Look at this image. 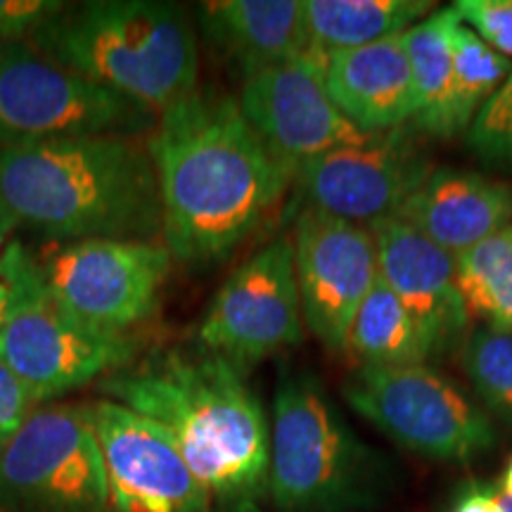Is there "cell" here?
<instances>
[{"label":"cell","instance_id":"cell-26","mask_svg":"<svg viewBox=\"0 0 512 512\" xmlns=\"http://www.w3.org/2000/svg\"><path fill=\"white\" fill-rule=\"evenodd\" d=\"M465 143L486 169L512 174V72L465 131Z\"/></svg>","mask_w":512,"mask_h":512},{"label":"cell","instance_id":"cell-24","mask_svg":"<svg viewBox=\"0 0 512 512\" xmlns=\"http://www.w3.org/2000/svg\"><path fill=\"white\" fill-rule=\"evenodd\" d=\"M453 83L448 105V138L465 133L479 110L512 72V62L489 48L470 27L456 24L451 36Z\"/></svg>","mask_w":512,"mask_h":512},{"label":"cell","instance_id":"cell-8","mask_svg":"<svg viewBox=\"0 0 512 512\" xmlns=\"http://www.w3.org/2000/svg\"><path fill=\"white\" fill-rule=\"evenodd\" d=\"M0 512H110L91 403L38 406L0 448Z\"/></svg>","mask_w":512,"mask_h":512},{"label":"cell","instance_id":"cell-23","mask_svg":"<svg viewBox=\"0 0 512 512\" xmlns=\"http://www.w3.org/2000/svg\"><path fill=\"white\" fill-rule=\"evenodd\" d=\"M456 275L470 318L512 332V223L460 256Z\"/></svg>","mask_w":512,"mask_h":512},{"label":"cell","instance_id":"cell-25","mask_svg":"<svg viewBox=\"0 0 512 512\" xmlns=\"http://www.w3.org/2000/svg\"><path fill=\"white\" fill-rule=\"evenodd\" d=\"M460 366L486 406L512 422V332L479 325L460 347Z\"/></svg>","mask_w":512,"mask_h":512},{"label":"cell","instance_id":"cell-2","mask_svg":"<svg viewBox=\"0 0 512 512\" xmlns=\"http://www.w3.org/2000/svg\"><path fill=\"white\" fill-rule=\"evenodd\" d=\"M98 392L171 434L214 512H264L271 422L245 370L200 344H176L140 354Z\"/></svg>","mask_w":512,"mask_h":512},{"label":"cell","instance_id":"cell-34","mask_svg":"<svg viewBox=\"0 0 512 512\" xmlns=\"http://www.w3.org/2000/svg\"><path fill=\"white\" fill-rule=\"evenodd\" d=\"M503 503H505V512H512V501H510V498H503Z\"/></svg>","mask_w":512,"mask_h":512},{"label":"cell","instance_id":"cell-31","mask_svg":"<svg viewBox=\"0 0 512 512\" xmlns=\"http://www.w3.org/2000/svg\"><path fill=\"white\" fill-rule=\"evenodd\" d=\"M451 512H505L503 494L494 484L470 482L458 491Z\"/></svg>","mask_w":512,"mask_h":512},{"label":"cell","instance_id":"cell-22","mask_svg":"<svg viewBox=\"0 0 512 512\" xmlns=\"http://www.w3.org/2000/svg\"><path fill=\"white\" fill-rule=\"evenodd\" d=\"M347 354L370 368L415 366L432 358L425 337L399 297L375 280L351 325Z\"/></svg>","mask_w":512,"mask_h":512},{"label":"cell","instance_id":"cell-13","mask_svg":"<svg viewBox=\"0 0 512 512\" xmlns=\"http://www.w3.org/2000/svg\"><path fill=\"white\" fill-rule=\"evenodd\" d=\"M110 512H214L171 434L117 401L91 403Z\"/></svg>","mask_w":512,"mask_h":512},{"label":"cell","instance_id":"cell-19","mask_svg":"<svg viewBox=\"0 0 512 512\" xmlns=\"http://www.w3.org/2000/svg\"><path fill=\"white\" fill-rule=\"evenodd\" d=\"M209 46L252 76L311 53L306 0H211L197 5Z\"/></svg>","mask_w":512,"mask_h":512},{"label":"cell","instance_id":"cell-16","mask_svg":"<svg viewBox=\"0 0 512 512\" xmlns=\"http://www.w3.org/2000/svg\"><path fill=\"white\" fill-rule=\"evenodd\" d=\"M368 230L384 285L411 313L432 356L444 354L470 325L458 290L456 259L396 216L377 221Z\"/></svg>","mask_w":512,"mask_h":512},{"label":"cell","instance_id":"cell-11","mask_svg":"<svg viewBox=\"0 0 512 512\" xmlns=\"http://www.w3.org/2000/svg\"><path fill=\"white\" fill-rule=\"evenodd\" d=\"M290 235L249 256L219 287L197 328V344L245 370L302 342Z\"/></svg>","mask_w":512,"mask_h":512},{"label":"cell","instance_id":"cell-7","mask_svg":"<svg viewBox=\"0 0 512 512\" xmlns=\"http://www.w3.org/2000/svg\"><path fill=\"white\" fill-rule=\"evenodd\" d=\"M344 399L384 437L418 456L467 463L496 446V430L446 375L415 366H358L344 382Z\"/></svg>","mask_w":512,"mask_h":512},{"label":"cell","instance_id":"cell-14","mask_svg":"<svg viewBox=\"0 0 512 512\" xmlns=\"http://www.w3.org/2000/svg\"><path fill=\"white\" fill-rule=\"evenodd\" d=\"M294 275L302 318L330 351L347 354L351 325L380 278L375 240L366 226L318 211H294Z\"/></svg>","mask_w":512,"mask_h":512},{"label":"cell","instance_id":"cell-9","mask_svg":"<svg viewBox=\"0 0 512 512\" xmlns=\"http://www.w3.org/2000/svg\"><path fill=\"white\" fill-rule=\"evenodd\" d=\"M171 264L164 242L83 240L55 249L41 273L50 297L76 318L136 335L159 313Z\"/></svg>","mask_w":512,"mask_h":512},{"label":"cell","instance_id":"cell-12","mask_svg":"<svg viewBox=\"0 0 512 512\" xmlns=\"http://www.w3.org/2000/svg\"><path fill=\"white\" fill-rule=\"evenodd\" d=\"M136 335L107 332L76 318L48 290L0 332V361L27 387L36 406L98 384L143 354Z\"/></svg>","mask_w":512,"mask_h":512},{"label":"cell","instance_id":"cell-30","mask_svg":"<svg viewBox=\"0 0 512 512\" xmlns=\"http://www.w3.org/2000/svg\"><path fill=\"white\" fill-rule=\"evenodd\" d=\"M38 408L19 377L0 361V448L22 430L29 415Z\"/></svg>","mask_w":512,"mask_h":512},{"label":"cell","instance_id":"cell-33","mask_svg":"<svg viewBox=\"0 0 512 512\" xmlns=\"http://www.w3.org/2000/svg\"><path fill=\"white\" fill-rule=\"evenodd\" d=\"M498 491H501L503 498H510L512 501V458L508 460V465H505V472L501 477V484H498Z\"/></svg>","mask_w":512,"mask_h":512},{"label":"cell","instance_id":"cell-10","mask_svg":"<svg viewBox=\"0 0 512 512\" xmlns=\"http://www.w3.org/2000/svg\"><path fill=\"white\" fill-rule=\"evenodd\" d=\"M430 174V157L406 126L373 133L297 166L292 211L311 209L368 228L394 219Z\"/></svg>","mask_w":512,"mask_h":512},{"label":"cell","instance_id":"cell-27","mask_svg":"<svg viewBox=\"0 0 512 512\" xmlns=\"http://www.w3.org/2000/svg\"><path fill=\"white\" fill-rule=\"evenodd\" d=\"M46 290L41 261L22 242L12 238L0 252V332L10 325L19 311Z\"/></svg>","mask_w":512,"mask_h":512},{"label":"cell","instance_id":"cell-21","mask_svg":"<svg viewBox=\"0 0 512 512\" xmlns=\"http://www.w3.org/2000/svg\"><path fill=\"white\" fill-rule=\"evenodd\" d=\"M460 22L456 8L434 10L422 22L403 31V48L411 64L415 117L413 128L448 138V105L453 83L451 36Z\"/></svg>","mask_w":512,"mask_h":512},{"label":"cell","instance_id":"cell-6","mask_svg":"<svg viewBox=\"0 0 512 512\" xmlns=\"http://www.w3.org/2000/svg\"><path fill=\"white\" fill-rule=\"evenodd\" d=\"M157 114L62 67L29 41L0 43V150L79 136H150Z\"/></svg>","mask_w":512,"mask_h":512},{"label":"cell","instance_id":"cell-5","mask_svg":"<svg viewBox=\"0 0 512 512\" xmlns=\"http://www.w3.org/2000/svg\"><path fill=\"white\" fill-rule=\"evenodd\" d=\"M392 489V465L339 413L309 370L280 373L271 413L268 501L278 512H363Z\"/></svg>","mask_w":512,"mask_h":512},{"label":"cell","instance_id":"cell-20","mask_svg":"<svg viewBox=\"0 0 512 512\" xmlns=\"http://www.w3.org/2000/svg\"><path fill=\"white\" fill-rule=\"evenodd\" d=\"M434 12L432 0H306L311 50L320 57L399 36Z\"/></svg>","mask_w":512,"mask_h":512},{"label":"cell","instance_id":"cell-17","mask_svg":"<svg viewBox=\"0 0 512 512\" xmlns=\"http://www.w3.org/2000/svg\"><path fill=\"white\" fill-rule=\"evenodd\" d=\"M396 219L453 256L477 247L512 223V183L467 169H432Z\"/></svg>","mask_w":512,"mask_h":512},{"label":"cell","instance_id":"cell-1","mask_svg":"<svg viewBox=\"0 0 512 512\" xmlns=\"http://www.w3.org/2000/svg\"><path fill=\"white\" fill-rule=\"evenodd\" d=\"M162 202V242L183 266H214L264 226L294 171L249 126L238 98L197 88L147 136Z\"/></svg>","mask_w":512,"mask_h":512},{"label":"cell","instance_id":"cell-4","mask_svg":"<svg viewBox=\"0 0 512 512\" xmlns=\"http://www.w3.org/2000/svg\"><path fill=\"white\" fill-rule=\"evenodd\" d=\"M29 43L62 67L157 117L200 88L197 29L190 12L178 3H67Z\"/></svg>","mask_w":512,"mask_h":512},{"label":"cell","instance_id":"cell-28","mask_svg":"<svg viewBox=\"0 0 512 512\" xmlns=\"http://www.w3.org/2000/svg\"><path fill=\"white\" fill-rule=\"evenodd\" d=\"M460 22L470 27L489 48L512 57V0H458L453 5Z\"/></svg>","mask_w":512,"mask_h":512},{"label":"cell","instance_id":"cell-32","mask_svg":"<svg viewBox=\"0 0 512 512\" xmlns=\"http://www.w3.org/2000/svg\"><path fill=\"white\" fill-rule=\"evenodd\" d=\"M17 223L12 221V216L5 211L3 204H0V252H3L5 245L12 240V233H15Z\"/></svg>","mask_w":512,"mask_h":512},{"label":"cell","instance_id":"cell-29","mask_svg":"<svg viewBox=\"0 0 512 512\" xmlns=\"http://www.w3.org/2000/svg\"><path fill=\"white\" fill-rule=\"evenodd\" d=\"M64 8L60 0H0V43L29 41Z\"/></svg>","mask_w":512,"mask_h":512},{"label":"cell","instance_id":"cell-18","mask_svg":"<svg viewBox=\"0 0 512 512\" xmlns=\"http://www.w3.org/2000/svg\"><path fill=\"white\" fill-rule=\"evenodd\" d=\"M330 100L358 131L384 133L413 124L415 91L403 34L325 55Z\"/></svg>","mask_w":512,"mask_h":512},{"label":"cell","instance_id":"cell-3","mask_svg":"<svg viewBox=\"0 0 512 512\" xmlns=\"http://www.w3.org/2000/svg\"><path fill=\"white\" fill-rule=\"evenodd\" d=\"M0 204L50 240L162 242L147 136L57 138L0 150Z\"/></svg>","mask_w":512,"mask_h":512},{"label":"cell","instance_id":"cell-15","mask_svg":"<svg viewBox=\"0 0 512 512\" xmlns=\"http://www.w3.org/2000/svg\"><path fill=\"white\" fill-rule=\"evenodd\" d=\"M323 62L325 57L311 50L242 81L238 98L242 114L268 150L292 171L313 157L361 143L368 136L330 100Z\"/></svg>","mask_w":512,"mask_h":512}]
</instances>
